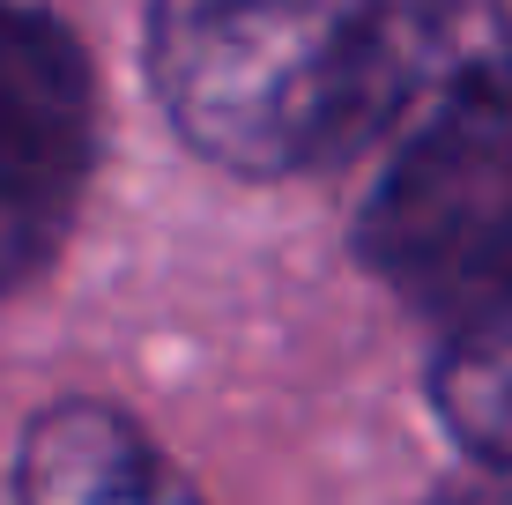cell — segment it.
<instances>
[{
  "label": "cell",
  "instance_id": "obj_1",
  "mask_svg": "<svg viewBox=\"0 0 512 505\" xmlns=\"http://www.w3.org/2000/svg\"><path fill=\"white\" fill-rule=\"evenodd\" d=\"M446 45V0H156L149 82L193 156L245 179L379 142Z\"/></svg>",
  "mask_w": 512,
  "mask_h": 505
},
{
  "label": "cell",
  "instance_id": "obj_2",
  "mask_svg": "<svg viewBox=\"0 0 512 505\" xmlns=\"http://www.w3.org/2000/svg\"><path fill=\"white\" fill-rule=\"evenodd\" d=\"M357 260L446 320L512 283V60H475L423 104L357 216Z\"/></svg>",
  "mask_w": 512,
  "mask_h": 505
},
{
  "label": "cell",
  "instance_id": "obj_3",
  "mask_svg": "<svg viewBox=\"0 0 512 505\" xmlns=\"http://www.w3.org/2000/svg\"><path fill=\"white\" fill-rule=\"evenodd\" d=\"M97 164L90 60L45 8L0 0V298L67 246Z\"/></svg>",
  "mask_w": 512,
  "mask_h": 505
},
{
  "label": "cell",
  "instance_id": "obj_4",
  "mask_svg": "<svg viewBox=\"0 0 512 505\" xmlns=\"http://www.w3.org/2000/svg\"><path fill=\"white\" fill-rule=\"evenodd\" d=\"M15 505H201L112 402H52L15 446Z\"/></svg>",
  "mask_w": 512,
  "mask_h": 505
},
{
  "label": "cell",
  "instance_id": "obj_5",
  "mask_svg": "<svg viewBox=\"0 0 512 505\" xmlns=\"http://www.w3.org/2000/svg\"><path fill=\"white\" fill-rule=\"evenodd\" d=\"M431 402L475 461L512 476V283L453 320L431 364Z\"/></svg>",
  "mask_w": 512,
  "mask_h": 505
}]
</instances>
